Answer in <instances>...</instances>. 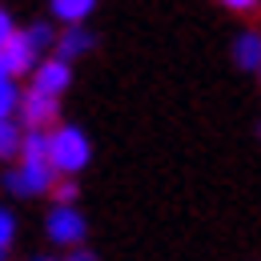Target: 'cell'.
Masks as SVG:
<instances>
[{
    "mask_svg": "<svg viewBox=\"0 0 261 261\" xmlns=\"http://www.w3.org/2000/svg\"><path fill=\"white\" fill-rule=\"evenodd\" d=\"M89 157H93L89 137L76 129V125H57V129H53V141H48V165H53L57 177L81 173V169L89 165Z\"/></svg>",
    "mask_w": 261,
    "mask_h": 261,
    "instance_id": "1",
    "label": "cell"
},
{
    "mask_svg": "<svg viewBox=\"0 0 261 261\" xmlns=\"http://www.w3.org/2000/svg\"><path fill=\"white\" fill-rule=\"evenodd\" d=\"M57 173H53V165H33V161H20L16 169H8L4 173V189L12 197H44L57 189Z\"/></svg>",
    "mask_w": 261,
    "mask_h": 261,
    "instance_id": "2",
    "label": "cell"
},
{
    "mask_svg": "<svg viewBox=\"0 0 261 261\" xmlns=\"http://www.w3.org/2000/svg\"><path fill=\"white\" fill-rule=\"evenodd\" d=\"M44 233H48V241H57V245H68V249H81L85 245V217H81V209H65V205H53V213L44 217Z\"/></svg>",
    "mask_w": 261,
    "mask_h": 261,
    "instance_id": "3",
    "label": "cell"
},
{
    "mask_svg": "<svg viewBox=\"0 0 261 261\" xmlns=\"http://www.w3.org/2000/svg\"><path fill=\"white\" fill-rule=\"evenodd\" d=\"M57 117H61V100L57 97H44V93H33V89L24 93V100H20V121L33 133H48L57 125Z\"/></svg>",
    "mask_w": 261,
    "mask_h": 261,
    "instance_id": "4",
    "label": "cell"
},
{
    "mask_svg": "<svg viewBox=\"0 0 261 261\" xmlns=\"http://www.w3.org/2000/svg\"><path fill=\"white\" fill-rule=\"evenodd\" d=\"M68 81H72V65L61 61V57H44L33 72V93H44V97H57L68 89Z\"/></svg>",
    "mask_w": 261,
    "mask_h": 261,
    "instance_id": "5",
    "label": "cell"
},
{
    "mask_svg": "<svg viewBox=\"0 0 261 261\" xmlns=\"http://www.w3.org/2000/svg\"><path fill=\"white\" fill-rule=\"evenodd\" d=\"M4 68H8V76L16 81V76H33L36 72V65H40V57H36V48L24 40V33H16L8 44H4Z\"/></svg>",
    "mask_w": 261,
    "mask_h": 261,
    "instance_id": "6",
    "label": "cell"
},
{
    "mask_svg": "<svg viewBox=\"0 0 261 261\" xmlns=\"http://www.w3.org/2000/svg\"><path fill=\"white\" fill-rule=\"evenodd\" d=\"M233 65L245 68V72H261V33L257 29H245L233 40Z\"/></svg>",
    "mask_w": 261,
    "mask_h": 261,
    "instance_id": "7",
    "label": "cell"
},
{
    "mask_svg": "<svg viewBox=\"0 0 261 261\" xmlns=\"http://www.w3.org/2000/svg\"><path fill=\"white\" fill-rule=\"evenodd\" d=\"M93 44H97V36L89 33L85 24H76V29H65V33L57 36V57L72 65V61H76V57H85Z\"/></svg>",
    "mask_w": 261,
    "mask_h": 261,
    "instance_id": "8",
    "label": "cell"
},
{
    "mask_svg": "<svg viewBox=\"0 0 261 261\" xmlns=\"http://www.w3.org/2000/svg\"><path fill=\"white\" fill-rule=\"evenodd\" d=\"M93 8H97L93 0H53V4H48V12H53L57 20H65V29H76V24H85Z\"/></svg>",
    "mask_w": 261,
    "mask_h": 261,
    "instance_id": "9",
    "label": "cell"
},
{
    "mask_svg": "<svg viewBox=\"0 0 261 261\" xmlns=\"http://www.w3.org/2000/svg\"><path fill=\"white\" fill-rule=\"evenodd\" d=\"M48 141H53V133H33V129H24V141H20V161L48 165Z\"/></svg>",
    "mask_w": 261,
    "mask_h": 261,
    "instance_id": "10",
    "label": "cell"
},
{
    "mask_svg": "<svg viewBox=\"0 0 261 261\" xmlns=\"http://www.w3.org/2000/svg\"><path fill=\"white\" fill-rule=\"evenodd\" d=\"M20 33H24V40L36 48V57H40V53H48V48L57 53V36H61V33H57L48 20H33V24H29V29H20Z\"/></svg>",
    "mask_w": 261,
    "mask_h": 261,
    "instance_id": "11",
    "label": "cell"
},
{
    "mask_svg": "<svg viewBox=\"0 0 261 261\" xmlns=\"http://www.w3.org/2000/svg\"><path fill=\"white\" fill-rule=\"evenodd\" d=\"M20 141H24V133L16 129V121H0V161L20 157Z\"/></svg>",
    "mask_w": 261,
    "mask_h": 261,
    "instance_id": "12",
    "label": "cell"
},
{
    "mask_svg": "<svg viewBox=\"0 0 261 261\" xmlns=\"http://www.w3.org/2000/svg\"><path fill=\"white\" fill-rule=\"evenodd\" d=\"M24 93L16 89V81H0V121H12V113H20Z\"/></svg>",
    "mask_w": 261,
    "mask_h": 261,
    "instance_id": "13",
    "label": "cell"
},
{
    "mask_svg": "<svg viewBox=\"0 0 261 261\" xmlns=\"http://www.w3.org/2000/svg\"><path fill=\"white\" fill-rule=\"evenodd\" d=\"M53 197H57V205L76 209V197H81V189H76V181H72V177H61V181H57V189H53Z\"/></svg>",
    "mask_w": 261,
    "mask_h": 261,
    "instance_id": "14",
    "label": "cell"
},
{
    "mask_svg": "<svg viewBox=\"0 0 261 261\" xmlns=\"http://www.w3.org/2000/svg\"><path fill=\"white\" fill-rule=\"evenodd\" d=\"M16 33H20V29H16L12 12H8V8H0V53H4V44H8V40H12Z\"/></svg>",
    "mask_w": 261,
    "mask_h": 261,
    "instance_id": "15",
    "label": "cell"
},
{
    "mask_svg": "<svg viewBox=\"0 0 261 261\" xmlns=\"http://www.w3.org/2000/svg\"><path fill=\"white\" fill-rule=\"evenodd\" d=\"M12 233H16V221H12V213L0 205V245L8 249V241H12Z\"/></svg>",
    "mask_w": 261,
    "mask_h": 261,
    "instance_id": "16",
    "label": "cell"
},
{
    "mask_svg": "<svg viewBox=\"0 0 261 261\" xmlns=\"http://www.w3.org/2000/svg\"><path fill=\"white\" fill-rule=\"evenodd\" d=\"M65 261H97V253L81 245V249H68V257H65Z\"/></svg>",
    "mask_w": 261,
    "mask_h": 261,
    "instance_id": "17",
    "label": "cell"
},
{
    "mask_svg": "<svg viewBox=\"0 0 261 261\" xmlns=\"http://www.w3.org/2000/svg\"><path fill=\"white\" fill-rule=\"evenodd\" d=\"M229 8H233V12H253L257 4H253V0H229Z\"/></svg>",
    "mask_w": 261,
    "mask_h": 261,
    "instance_id": "18",
    "label": "cell"
},
{
    "mask_svg": "<svg viewBox=\"0 0 261 261\" xmlns=\"http://www.w3.org/2000/svg\"><path fill=\"white\" fill-rule=\"evenodd\" d=\"M0 81H12V76H8V68H4V57H0Z\"/></svg>",
    "mask_w": 261,
    "mask_h": 261,
    "instance_id": "19",
    "label": "cell"
},
{
    "mask_svg": "<svg viewBox=\"0 0 261 261\" xmlns=\"http://www.w3.org/2000/svg\"><path fill=\"white\" fill-rule=\"evenodd\" d=\"M4 257H8V249H4V245H0V261H4Z\"/></svg>",
    "mask_w": 261,
    "mask_h": 261,
    "instance_id": "20",
    "label": "cell"
},
{
    "mask_svg": "<svg viewBox=\"0 0 261 261\" xmlns=\"http://www.w3.org/2000/svg\"><path fill=\"white\" fill-rule=\"evenodd\" d=\"M36 261H61V257H36Z\"/></svg>",
    "mask_w": 261,
    "mask_h": 261,
    "instance_id": "21",
    "label": "cell"
}]
</instances>
